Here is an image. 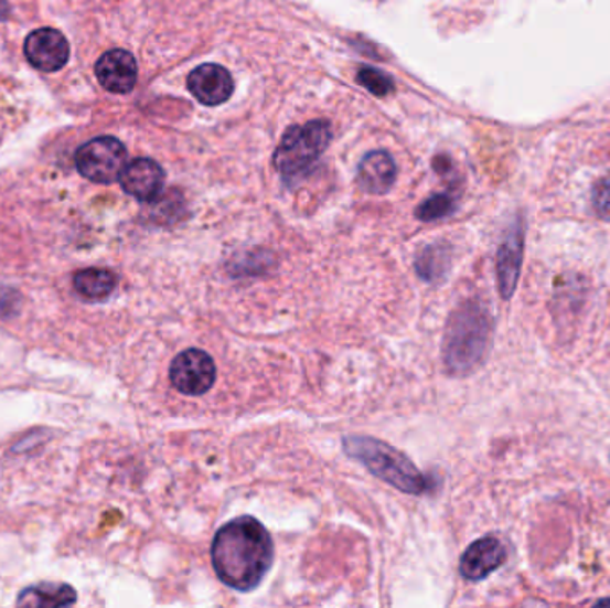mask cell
I'll list each match as a JSON object with an SVG mask.
<instances>
[{
    "mask_svg": "<svg viewBox=\"0 0 610 608\" xmlns=\"http://www.w3.org/2000/svg\"><path fill=\"white\" fill-rule=\"evenodd\" d=\"M357 81L363 84L364 88L368 89L370 94L377 97H386L393 92V79L384 72L372 68V66H363L357 74Z\"/></svg>",
    "mask_w": 610,
    "mask_h": 608,
    "instance_id": "obj_18",
    "label": "cell"
},
{
    "mask_svg": "<svg viewBox=\"0 0 610 608\" xmlns=\"http://www.w3.org/2000/svg\"><path fill=\"white\" fill-rule=\"evenodd\" d=\"M127 164V150L117 138L100 136L84 143L75 153V167L84 179L111 184L120 179Z\"/></svg>",
    "mask_w": 610,
    "mask_h": 608,
    "instance_id": "obj_5",
    "label": "cell"
},
{
    "mask_svg": "<svg viewBox=\"0 0 610 608\" xmlns=\"http://www.w3.org/2000/svg\"><path fill=\"white\" fill-rule=\"evenodd\" d=\"M343 450L346 456L357 460L370 473L384 480L398 491L413 497H421L434 489L432 480L425 477L409 457L387 442L368 436L343 437Z\"/></svg>",
    "mask_w": 610,
    "mask_h": 608,
    "instance_id": "obj_2",
    "label": "cell"
},
{
    "mask_svg": "<svg viewBox=\"0 0 610 608\" xmlns=\"http://www.w3.org/2000/svg\"><path fill=\"white\" fill-rule=\"evenodd\" d=\"M10 13V6L6 4V0H0V20H4Z\"/></svg>",
    "mask_w": 610,
    "mask_h": 608,
    "instance_id": "obj_20",
    "label": "cell"
},
{
    "mask_svg": "<svg viewBox=\"0 0 610 608\" xmlns=\"http://www.w3.org/2000/svg\"><path fill=\"white\" fill-rule=\"evenodd\" d=\"M274 557L276 550L270 532L252 515L225 523L211 546L216 576L222 584L239 593H248L261 584Z\"/></svg>",
    "mask_w": 610,
    "mask_h": 608,
    "instance_id": "obj_1",
    "label": "cell"
},
{
    "mask_svg": "<svg viewBox=\"0 0 610 608\" xmlns=\"http://www.w3.org/2000/svg\"><path fill=\"white\" fill-rule=\"evenodd\" d=\"M331 138V124L325 120H312L306 126H295L286 130L274 156V163L280 175L286 181L302 179L325 152Z\"/></svg>",
    "mask_w": 610,
    "mask_h": 608,
    "instance_id": "obj_4",
    "label": "cell"
},
{
    "mask_svg": "<svg viewBox=\"0 0 610 608\" xmlns=\"http://www.w3.org/2000/svg\"><path fill=\"white\" fill-rule=\"evenodd\" d=\"M74 288L86 300H104L117 288V275L109 269H81L74 277Z\"/></svg>",
    "mask_w": 610,
    "mask_h": 608,
    "instance_id": "obj_14",
    "label": "cell"
},
{
    "mask_svg": "<svg viewBox=\"0 0 610 608\" xmlns=\"http://www.w3.org/2000/svg\"><path fill=\"white\" fill-rule=\"evenodd\" d=\"M170 381H172V386L182 395H205L211 387L215 386V361L204 350H184L172 361Z\"/></svg>",
    "mask_w": 610,
    "mask_h": 608,
    "instance_id": "obj_6",
    "label": "cell"
},
{
    "mask_svg": "<svg viewBox=\"0 0 610 608\" xmlns=\"http://www.w3.org/2000/svg\"><path fill=\"white\" fill-rule=\"evenodd\" d=\"M188 88L204 106H220L233 95L234 81L224 66L205 63L190 74Z\"/></svg>",
    "mask_w": 610,
    "mask_h": 608,
    "instance_id": "obj_9",
    "label": "cell"
},
{
    "mask_svg": "<svg viewBox=\"0 0 610 608\" xmlns=\"http://www.w3.org/2000/svg\"><path fill=\"white\" fill-rule=\"evenodd\" d=\"M24 54L36 71L57 72L71 60V45L56 29H36L25 40Z\"/></svg>",
    "mask_w": 610,
    "mask_h": 608,
    "instance_id": "obj_7",
    "label": "cell"
},
{
    "mask_svg": "<svg viewBox=\"0 0 610 608\" xmlns=\"http://www.w3.org/2000/svg\"><path fill=\"white\" fill-rule=\"evenodd\" d=\"M448 263V248L441 245L427 246L416 257V274L427 282H434L445 277Z\"/></svg>",
    "mask_w": 610,
    "mask_h": 608,
    "instance_id": "obj_16",
    "label": "cell"
},
{
    "mask_svg": "<svg viewBox=\"0 0 610 608\" xmlns=\"http://www.w3.org/2000/svg\"><path fill=\"white\" fill-rule=\"evenodd\" d=\"M523 245H525V233H523L522 220L509 227L507 234L503 236L502 245L496 256V277H499L500 295L505 300L513 297L516 291L517 279L522 271Z\"/></svg>",
    "mask_w": 610,
    "mask_h": 608,
    "instance_id": "obj_8",
    "label": "cell"
},
{
    "mask_svg": "<svg viewBox=\"0 0 610 608\" xmlns=\"http://www.w3.org/2000/svg\"><path fill=\"white\" fill-rule=\"evenodd\" d=\"M95 75L100 86L111 94H129L138 81V63L131 52L115 49L97 61Z\"/></svg>",
    "mask_w": 610,
    "mask_h": 608,
    "instance_id": "obj_10",
    "label": "cell"
},
{
    "mask_svg": "<svg viewBox=\"0 0 610 608\" xmlns=\"http://www.w3.org/2000/svg\"><path fill=\"white\" fill-rule=\"evenodd\" d=\"M457 202L453 196L441 193L425 200L424 204L416 210V218L421 222H436V220L447 218L456 211Z\"/></svg>",
    "mask_w": 610,
    "mask_h": 608,
    "instance_id": "obj_17",
    "label": "cell"
},
{
    "mask_svg": "<svg viewBox=\"0 0 610 608\" xmlns=\"http://www.w3.org/2000/svg\"><path fill=\"white\" fill-rule=\"evenodd\" d=\"M592 207L601 218H610V173L601 177L592 190Z\"/></svg>",
    "mask_w": 610,
    "mask_h": 608,
    "instance_id": "obj_19",
    "label": "cell"
},
{
    "mask_svg": "<svg viewBox=\"0 0 610 608\" xmlns=\"http://www.w3.org/2000/svg\"><path fill=\"white\" fill-rule=\"evenodd\" d=\"M396 179L395 159L384 150L366 153L357 168V181L372 195H384L392 190Z\"/></svg>",
    "mask_w": 610,
    "mask_h": 608,
    "instance_id": "obj_13",
    "label": "cell"
},
{
    "mask_svg": "<svg viewBox=\"0 0 610 608\" xmlns=\"http://www.w3.org/2000/svg\"><path fill=\"white\" fill-rule=\"evenodd\" d=\"M491 320L484 307L468 302L450 318L445 335V364L453 375H467L475 370L490 344Z\"/></svg>",
    "mask_w": 610,
    "mask_h": 608,
    "instance_id": "obj_3",
    "label": "cell"
},
{
    "mask_svg": "<svg viewBox=\"0 0 610 608\" xmlns=\"http://www.w3.org/2000/svg\"><path fill=\"white\" fill-rule=\"evenodd\" d=\"M118 181L127 195L135 196L140 202H152L161 195L164 172L152 159L140 158L126 164Z\"/></svg>",
    "mask_w": 610,
    "mask_h": 608,
    "instance_id": "obj_11",
    "label": "cell"
},
{
    "mask_svg": "<svg viewBox=\"0 0 610 608\" xmlns=\"http://www.w3.org/2000/svg\"><path fill=\"white\" fill-rule=\"evenodd\" d=\"M19 605L28 607H66L75 604V593L72 587L63 584H42L22 590Z\"/></svg>",
    "mask_w": 610,
    "mask_h": 608,
    "instance_id": "obj_15",
    "label": "cell"
},
{
    "mask_svg": "<svg viewBox=\"0 0 610 608\" xmlns=\"http://www.w3.org/2000/svg\"><path fill=\"white\" fill-rule=\"evenodd\" d=\"M507 561V550L496 537H482L470 544L461 557V575L467 580H484L485 576L496 572Z\"/></svg>",
    "mask_w": 610,
    "mask_h": 608,
    "instance_id": "obj_12",
    "label": "cell"
}]
</instances>
